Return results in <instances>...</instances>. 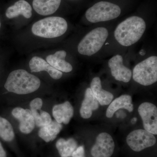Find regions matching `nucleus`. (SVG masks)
I'll use <instances>...</instances> for the list:
<instances>
[{
  "instance_id": "obj_1",
  "label": "nucleus",
  "mask_w": 157,
  "mask_h": 157,
  "mask_svg": "<svg viewBox=\"0 0 157 157\" xmlns=\"http://www.w3.org/2000/svg\"><path fill=\"white\" fill-rule=\"evenodd\" d=\"M150 24L139 15H132L115 25L102 52V56L124 53L143 38Z\"/></svg>"
},
{
  "instance_id": "obj_2",
  "label": "nucleus",
  "mask_w": 157,
  "mask_h": 157,
  "mask_svg": "<svg viewBox=\"0 0 157 157\" xmlns=\"http://www.w3.org/2000/svg\"><path fill=\"white\" fill-rule=\"evenodd\" d=\"M116 24L113 22L88 26L77 45L78 54L88 59L102 56L104 45Z\"/></svg>"
},
{
  "instance_id": "obj_3",
  "label": "nucleus",
  "mask_w": 157,
  "mask_h": 157,
  "mask_svg": "<svg viewBox=\"0 0 157 157\" xmlns=\"http://www.w3.org/2000/svg\"><path fill=\"white\" fill-rule=\"evenodd\" d=\"M122 9L117 4L107 1H100L87 9L85 14L86 25L113 22L120 17Z\"/></svg>"
},
{
  "instance_id": "obj_4",
  "label": "nucleus",
  "mask_w": 157,
  "mask_h": 157,
  "mask_svg": "<svg viewBox=\"0 0 157 157\" xmlns=\"http://www.w3.org/2000/svg\"><path fill=\"white\" fill-rule=\"evenodd\" d=\"M40 84V80L37 76L25 70H17L9 74L4 86L9 92L25 95L36 91Z\"/></svg>"
},
{
  "instance_id": "obj_5",
  "label": "nucleus",
  "mask_w": 157,
  "mask_h": 157,
  "mask_svg": "<svg viewBox=\"0 0 157 157\" xmlns=\"http://www.w3.org/2000/svg\"><path fill=\"white\" fill-rule=\"evenodd\" d=\"M67 21L63 17L54 16L40 20L35 23L32 28L35 36L52 39L61 36L68 30Z\"/></svg>"
},
{
  "instance_id": "obj_6",
  "label": "nucleus",
  "mask_w": 157,
  "mask_h": 157,
  "mask_svg": "<svg viewBox=\"0 0 157 157\" xmlns=\"http://www.w3.org/2000/svg\"><path fill=\"white\" fill-rule=\"evenodd\" d=\"M132 78L143 86H149L157 81V56L151 55L137 63L133 68Z\"/></svg>"
},
{
  "instance_id": "obj_7",
  "label": "nucleus",
  "mask_w": 157,
  "mask_h": 157,
  "mask_svg": "<svg viewBox=\"0 0 157 157\" xmlns=\"http://www.w3.org/2000/svg\"><path fill=\"white\" fill-rule=\"evenodd\" d=\"M124 53H116L110 56L107 62L111 76L116 80L128 83L132 78V70L124 64Z\"/></svg>"
},
{
  "instance_id": "obj_8",
  "label": "nucleus",
  "mask_w": 157,
  "mask_h": 157,
  "mask_svg": "<svg viewBox=\"0 0 157 157\" xmlns=\"http://www.w3.org/2000/svg\"><path fill=\"white\" fill-rule=\"evenodd\" d=\"M127 144L132 150L140 152L154 146L156 139L153 134L145 130L138 129L131 132L127 136Z\"/></svg>"
},
{
  "instance_id": "obj_9",
  "label": "nucleus",
  "mask_w": 157,
  "mask_h": 157,
  "mask_svg": "<svg viewBox=\"0 0 157 157\" xmlns=\"http://www.w3.org/2000/svg\"><path fill=\"white\" fill-rule=\"evenodd\" d=\"M138 112L143 121L145 130L157 135V108L155 105L149 102H144L139 106Z\"/></svg>"
},
{
  "instance_id": "obj_10",
  "label": "nucleus",
  "mask_w": 157,
  "mask_h": 157,
  "mask_svg": "<svg viewBox=\"0 0 157 157\" xmlns=\"http://www.w3.org/2000/svg\"><path fill=\"white\" fill-rule=\"evenodd\" d=\"M114 147L115 144L111 135L103 132L97 137L91 154L93 157H110L114 152Z\"/></svg>"
},
{
  "instance_id": "obj_11",
  "label": "nucleus",
  "mask_w": 157,
  "mask_h": 157,
  "mask_svg": "<svg viewBox=\"0 0 157 157\" xmlns=\"http://www.w3.org/2000/svg\"><path fill=\"white\" fill-rule=\"evenodd\" d=\"M11 113L15 118L19 121L21 132L23 134H29L33 132L36 124L30 109L16 107L12 110Z\"/></svg>"
},
{
  "instance_id": "obj_12",
  "label": "nucleus",
  "mask_w": 157,
  "mask_h": 157,
  "mask_svg": "<svg viewBox=\"0 0 157 157\" xmlns=\"http://www.w3.org/2000/svg\"><path fill=\"white\" fill-rule=\"evenodd\" d=\"M29 66L32 73H37L46 71L53 79L57 80L61 78L63 73L54 68L47 61L41 58L34 56L29 63Z\"/></svg>"
},
{
  "instance_id": "obj_13",
  "label": "nucleus",
  "mask_w": 157,
  "mask_h": 157,
  "mask_svg": "<svg viewBox=\"0 0 157 157\" xmlns=\"http://www.w3.org/2000/svg\"><path fill=\"white\" fill-rule=\"evenodd\" d=\"M67 52L65 50L57 51L46 57V61L52 67L62 73H70L73 70V66L66 60Z\"/></svg>"
},
{
  "instance_id": "obj_14",
  "label": "nucleus",
  "mask_w": 157,
  "mask_h": 157,
  "mask_svg": "<svg viewBox=\"0 0 157 157\" xmlns=\"http://www.w3.org/2000/svg\"><path fill=\"white\" fill-rule=\"evenodd\" d=\"M90 88L97 101L102 106L109 105L112 101L113 95L102 88V83L100 77L96 76L93 78L91 82Z\"/></svg>"
},
{
  "instance_id": "obj_15",
  "label": "nucleus",
  "mask_w": 157,
  "mask_h": 157,
  "mask_svg": "<svg viewBox=\"0 0 157 157\" xmlns=\"http://www.w3.org/2000/svg\"><path fill=\"white\" fill-rule=\"evenodd\" d=\"M74 114L73 106L69 101L63 104H56L52 108V115L59 123L67 124Z\"/></svg>"
},
{
  "instance_id": "obj_16",
  "label": "nucleus",
  "mask_w": 157,
  "mask_h": 157,
  "mask_svg": "<svg viewBox=\"0 0 157 157\" xmlns=\"http://www.w3.org/2000/svg\"><path fill=\"white\" fill-rule=\"evenodd\" d=\"M99 107V102L93 94L90 88H87L80 109L81 117L84 119L89 118L92 115L93 110L98 109Z\"/></svg>"
},
{
  "instance_id": "obj_17",
  "label": "nucleus",
  "mask_w": 157,
  "mask_h": 157,
  "mask_svg": "<svg viewBox=\"0 0 157 157\" xmlns=\"http://www.w3.org/2000/svg\"><path fill=\"white\" fill-rule=\"evenodd\" d=\"M61 0H33V8L38 14L46 16L56 12Z\"/></svg>"
},
{
  "instance_id": "obj_18",
  "label": "nucleus",
  "mask_w": 157,
  "mask_h": 157,
  "mask_svg": "<svg viewBox=\"0 0 157 157\" xmlns=\"http://www.w3.org/2000/svg\"><path fill=\"white\" fill-rule=\"evenodd\" d=\"M124 109L132 112L134 109L132 104V98L128 95H123L115 99L109 105L106 111L107 117H112L113 114L118 109Z\"/></svg>"
},
{
  "instance_id": "obj_19",
  "label": "nucleus",
  "mask_w": 157,
  "mask_h": 157,
  "mask_svg": "<svg viewBox=\"0 0 157 157\" xmlns=\"http://www.w3.org/2000/svg\"><path fill=\"white\" fill-rule=\"evenodd\" d=\"M19 15H22L26 18H30L32 17V7L25 0L17 1L6 10V17L10 19L17 17Z\"/></svg>"
},
{
  "instance_id": "obj_20",
  "label": "nucleus",
  "mask_w": 157,
  "mask_h": 157,
  "mask_svg": "<svg viewBox=\"0 0 157 157\" xmlns=\"http://www.w3.org/2000/svg\"><path fill=\"white\" fill-rule=\"evenodd\" d=\"M63 125L56 121H52L49 124L41 127L39 130L38 135L40 138L45 142L53 141L61 131Z\"/></svg>"
},
{
  "instance_id": "obj_21",
  "label": "nucleus",
  "mask_w": 157,
  "mask_h": 157,
  "mask_svg": "<svg viewBox=\"0 0 157 157\" xmlns=\"http://www.w3.org/2000/svg\"><path fill=\"white\" fill-rule=\"evenodd\" d=\"M56 147L61 157H70L77 148V143L72 138L67 140L60 138L57 141Z\"/></svg>"
},
{
  "instance_id": "obj_22",
  "label": "nucleus",
  "mask_w": 157,
  "mask_h": 157,
  "mask_svg": "<svg viewBox=\"0 0 157 157\" xmlns=\"http://www.w3.org/2000/svg\"><path fill=\"white\" fill-rule=\"evenodd\" d=\"M0 137L5 141L10 142L14 139V133L11 123L0 117Z\"/></svg>"
},
{
  "instance_id": "obj_23",
  "label": "nucleus",
  "mask_w": 157,
  "mask_h": 157,
  "mask_svg": "<svg viewBox=\"0 0 157 157\" xmlns=\"http://www.w3.org/2000/svg\"><path fill=\"white\" fill-rule=\"evenodd\" d=\"M40 118H41V127L45 126L49 124L52 121L50 114L45 111L40 110Z\"/></svg>"
},
{
  "instance_id": "obj_24",
  "label": "nucleus",
  "mask_w": 157,
  "mask_h": 157,
  "mask_svg": "<svg viewBox=\"0 0 157 157\" xmlns=\"http://www.w3.org/2000/svg\"><path fill=\"white\" fill-rule=\"evenodd\" d=\"M43 105V101L40 98H36L34 99L30 103V109H35L39 110L42 108Z\"/></svg>"
},
{
  "instance_id": "obj_25",
  "label": "nucleus",
  "mask_w": 157,
  "mask_h": 157,
  "mask_svg": "<svg viewBox=\"0 0 157 157\" xmlns=\"http://www.w3.org/2000/svg\"><path fill=\"white\" fill-rule=\"evenodd\" d=\"M85 150L84 147L80 146L76 149L72 155V157H85Z\"/></svg>"
},
{
  "instance_id": "obj_26",
  "label": "nucleus",
  "mask_w": 157,
  "mask_h": 157,
  "mask_svg": "<svg viewBox=\"0 0 157 157\" xmlns=\"http://www.w3.org/2000/svg\"><path fill=\"white\" fill-rule=\"evenodd\" d=\"M0 157H7L6 151L3 148L1 142H0Z\"/></svg>"
},
{
  "instance_id": "obj_27",
  "label": "nucleus",
  "mask_w": 157,
  "mask_h": 157,
  "mask_svg": "<svg viewBox=\"0 0 157 157\" xmlns=\"http://www.w3.org/2000/svg\"><path fill=\"white\" fill-rule=\"evenodd\" d=\"M137 118L136 117H134L133 118V119L132 120V121H131V122H132V124H135V123H136V122H137Z\"/></svg>"
},
{
  "instance_id": "obj_28",
  "label": "nucleus",
  "mask_w": 157,
  "mask_h": 157,
  "mask_svg": "<svg viewBox=\"0 0 157 157\" xmlns=\"http://www.w3.org/2000/svg\"><path fill=\"white\" fill-rule=\"evenodd\" d=\"M1 21H0V28H1Z\"/></svg>"
}]
</instances>
